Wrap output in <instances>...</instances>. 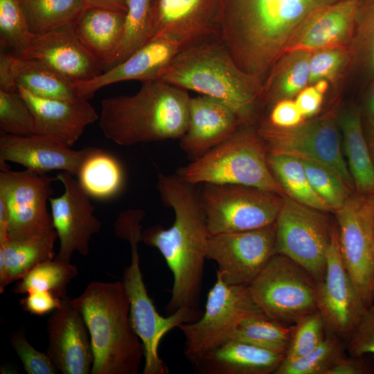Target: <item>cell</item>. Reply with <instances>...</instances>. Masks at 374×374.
Masks as SVG:
<instances>
[{"instance_id": "1", "label": "cell", "mask_w": 374, "mask_h": 374, "mask_svg": "<svg viewBox=\"0 0 374 374\" xmlns=\"http://www.w3.org/2000/svg\"><path fill=\"white\" fill-rule=\"evenodd\" d=\"M195 186L177 174H158L157 189L163 204L173 210L175 220L168 229L155 225L145 229L141 241L160 251L172 273L167 315L184 310L198 319L202 315L199 299L210 235Z\"/></svg>"}, {"instance_id": "2", "label": "cell", "mask_w": 374, "mask_h": 374, "mask_svg": "<svg viewBox=\"0 0 374 374\" xmlns=\"http://www.w3.org/2000/svg\"><path fill=\"white\" fill-rule=\"evenodd\" d=\"M341 1L218 0L222 39L238 66L263 84L301 26Z\"/></svg>"}, {"instance_id": "3", "label": "cell", "mask_w": 374, "mask_h": 374, "mask_svg": "<svg viewBox=\"0 0 374 374\" xmlns=\"http://www.w3.org/2000/svg\"><path fill=\"white\" fill-rule=\"evenodd\" d=\"M190 98L186 90L161 80L144 82L135 94L103 100L99 127L123 146L180 139L188 124Z\"/></svg>"}, {"instance_id": "4", "label": "cell", "mask_w": 374, "mask_h": 374, "mask_svg": "<svg viewBox=\"0 0 374 374\" xmlns=\"http://www.w3.org/2000/svg\"><path fill=\"white\" fill-rule=\"evenodd\" d=\"M223 103L250 126L265 103L264 87L242 71L222 38L184 46L160 79Z\"/></svg>"}, {"instance_id": "5", "label": "cell", "mask_w": 374, "mask_h": 374, "mask_svg": "<svg viewBox=\"0 0 374 374\" xmlns=\"http://www.w3.org/2000/svg\"><path fill=\"white\" fill-rule=\"evenodd\" d=\"M72 303L82 314L93 353L91 374H136L144 357L130 319L122 282L91 281Z\"/></svg>"}, {"instance_id": "6", "label": "cell", "mask_w": 374, "mask_h": 374, "mask_svg": "<svg viewBox=\"0 0 374 374\" xmlns=\"http://www.w3.org/2000/svg\"><path fill=\"white\" fill-rule=\"evenodd\" d=\"M144 216L145 213L141 209L125 210L118 215L114 230L116 235L127 240L131 248V262L124 270L122 283L130 302L132 327L144 348L143 374H166L168 368L159 355L161 340L172 329L195 321L197 318L184 310L163 317L149 296L140 268L138 251Z\"/></svg>"}, {"instance_id": "7", "label": "cell", "mask_w": 374, "mask_h": 374, "mask_svg": "<svg viewBox=\"0 0 374 374\" xmlns=\"http://www.w3.org/2000/svg\"><path fill=\"white\" fill-rule=\"evenodd\" d=\"M267 151L256 130L241 127L227 140L181 167L184 181L255 187L284 197L267 163Z\"/></svg>"}, {"instance_id": "8", "label": "cell", "mask_w": 374, "mask_h": 374, "mask_svg": "<svg viewBox=\"0 0 374 374\" xmlns=\"http://www.w3.org/2000/svg\"><path fill=\"white\" fill-rule=\"evenodd\" d=\"M262 314L249 285L226 283L216 273V281L208 293L202 315L178 327L185 338V357L193 363L230 340L242 321Z\"/></svg>"}, {"instance_id": "9", "label": "cell", "mask_w": 374, "mask_h": 374, "mask_svg": "<svg viewBox=\"0 0 374 374\" xmlns=\"http://www.w3.org/2000/svg\"><path fill=\"white\" fill-rule=\"evenodd\" d=\"M199 193L210 235L274 224L284 198L260 188L235 184H204Z\"/></svg>"}, {"instance_id": "10", "label": "cell", "mask_w": 374, "mask_h": 374, "mask_svg": "<svg viewBox=\"0 0 374 374\" xmlns=\"http://www.w3.org/2000/svg\"><path fill=\"white\" fill-rule=\"evenodd\" d=\"M249 289L262 312L284 325H294L317 310L315 280L281 253L271 258Z\"/></svg>"}, {"instance_id": "11", "label": "cell", "mask_w": 374, "mask_h": 374, "mask_svg": "<svg viewBox=\"0 0 374 374\" xmlns=\"http://www.w3.org/2000/svg\"><path fill=\"white\" fill-rule=\"evenodd\" d=\"M321 211L284 197L275 222L276 250L319 282L326 274L327 252L334 228Z\"/></svg>"}, {"instance_id": "12", "label": "cell", "mask_w": 374, "mask_h": 374, "mask_svg": "<svg viewBox=\"0 0 374 374\" xmlns=\"http://www.w3.org/2000/svg\"><path fill=\"white\" fill-rule=\"evenodd\" d=\"M256 130L267 152L290 154L318 162L334 172L350 188H355L332 114L292 127L259 125Z\"/></svg>"}, {"instance_id": "13", "label": "cell", "mask_w": 374, "mask_h": 374, "mask_svg": "<svg viewBox=\"0 0 374 374\" xmlns=\"http://www.w3.org/2000/svg\"><path fill=\"white\" fill-rule=\"evenodd\" d=\"M335 213L341 260L368 307L373 303L374 196L350 195Z\"/></svg>"}, {"instance_id": "14", "label": "cell", "mask_w": 374, "mask_h": 374, "mask_svg": "<svg viewBox=\"0 0 374 374\" xmlns=\"http://www.w3.org/2000/svg\"><path fill=\"white\" fill-rule=\"evenodd\" d=\"M54 180L46 173L30 170L0 171V200L8 215V239L55 230L47 202L54 190Z\"/></svg>"}, {"instance_id": "15", "label": "cell", "mask_w": 374, "mask_h": 374, "mask_svg": "<svg viewBox=\"0 0 374 374\" xmlns=\"http://www.w3.org/2000/svg\"><path fill=\"white\" fill-rule=\"evenodd\" d=\"M276 253L275 223L247 231L210 235L206 259L228 284L249 285Z\"/></svg>"}, {"instance_id": "16", "label": "cell", "mask_w": 374, "mask_h": 374, "mask_svg": "<svg viewBox=\"0 0 374 374\" xmlns=\"http://www.w3.org/2000/svg\"><path fill=\"white\" fill-rule=\"evenodd\" d=\"M326 274L316 282L317 310L329 333L348 338L367 308L340 256L337 228L327 252Z\"/></svg>"}, {"instance_id": "17", "label": "cell", "mask_w": 374, "mask_h": 374, "mask_svg": "<svg viewBox=\"0 0 374 374\" xmlns=\"http://www.w3.org/2000/svg\"><path fill=\"white\" fill-rule=\"evenodd\" d=\"M55 179L64 187L60 196L49 199L53 226L60 242L55 258L71 262L75 251L82 256L88 254L91 237L99 232L101 224L94 215L90 197L72 175L60 172Z\"/></svg>"}, {"instance_id": "18", "label": "cell", "mask_w": 374, "mask_h": 374, "mask_svg": "<svg viewBox=\"0 0 374 374\" xmlns=\"http://www.w3.org/2000/svg\"><path fill=\"white\" fill-rule=\"evenodd\" d=\"M153 36L188 46L222 38L218 0H154Z\"/></svg>"}, {"instance_id": "19", "label": "cell", "mask_w": 374, "mask_h": 374, "mask_svg": "<svg viewBox=\"0 0 374 374\" xmlns=\"http://www.w3.org/2000/svg\"><path fill=\"white\" fill-rule=\"evenodd\" d=\"M46 327V353L59 372L91 373L93 353L89 332L82 314L70 297L62 299L61 305L49 317Z\"/></svg>"}, {"instance_id": "20", "label": "cell", "mask_w": 374, "mask_h": 374, "mask_svg": "<svg viewBox=\"0 0 374 374\" xmlns=\"http://www.w3.org/2000/svg\"><path fill=\"white\" fill-rule=\"evenodd\" d=\"M91 150V147L73 150L50 136L1 133V170L8 169L6 163L9 161L39 173L60 170L77 176Z\"/></svg>"}, {"instance_id": "21", "label": "cell", "mask_w": 374, "mask_h": 374, "mask_svg": "<svg viewBox=\"0 0 374 374\" xmlns=\"http://www.w3.org/2000/svg\"><path fill=\"white\" fill-rule=\"evenodd\" d=\"M21 57L48 66L73 84L92 80L103 69L81 43L73 25L32 34L28 48Z\"/></svg>"}, {"instance_id": "22", "label": "cell", "mask_w": 374, "mask_h": 374, "mask_svg": "<svg viewBox=\"0 0 374 374\" xmlns=\"http://www.w3.org/2000/svg\"><path fill=\"white\" fill-rule=\"evenodd\" d=\"M184 47L181 42L166 37H154L122 62L92 80L74 83L78 98L89 100L100 89L118 82L160 80Z\"/></svg>"}, {"instance_id": "23", "label": "cell", "mask_w": 374, "mask_h": 374, "mask_svg": "<svg viewBox=\"0 0 374 374\" xmlns=\"http://www.w3.org/2000/svg\"><path fill=\"white\" fill-rule=\"evenodd\" d=\"M362 1L343 0L313 14L292 36L285 53L350 46Z\"/></svg>"}, {"instance_id": "24", "label": "cell", "mask_w": 374, "mask_h": 374, "mask_svg": "<svg viewBox=\"0 0 374 374\" xmlns=\"http://www.w3.org/2000/svg\"><path fill=\"white\" fill-rule=\"evenodd\" d=\"M33 118V134L54 137L69 147L82 136L87 126L99 120L88 100H64L38 97L17 87Z\"/></svg>"}, {"instance_id": "25", "label": "cell", "mask_w": 374, "mask_h": 374, "mask_svg": "<svg viewBox=\"0 0 374 374\" xmlns=\"http://www.w3.org/2000/svg\"><path fill=\"white\" fill-rule=\"evenodd\" d=\"M242 126L235 112L215 98L199 96L190 98L187 129L180 148L197 158L233 135Z\"/></svg>"}, {"instance_id": "26", "label": "cell", "mask_w": 374, "mask_h": 374, "mask_svg": "<svg viewBox=\"0 0 374 374\" xmlns=\"http://www.w3.org/2000/svg\"><path fill=\"white\" fill-rule=\"evenodd\" d=\"M285 354L230 339L192 363L201 374L274 373Z\"/></svg>"}, {"instance_id": "27", "label": "cell", "mask_w": 374, "mask_h": 374, "mask_svg": "<svg viewBox=\"0 0 374 374\" xmlns=\"http://www.w3.org/2000/svg\"><path fill=\"white\" fill-rule=\"evenodd\" d=\"M125 17V13L88 6L73 24L81 43L107 70L120 46Z\"/></svg>"}, {"instance_id": "28", "label": "cell", "mask_w": 374, "mask_h": 374, "mask_svg": "<svg viewBox=\"0 0 374 374\" xmlns=\"http://www.w3.org/2000/svg\"><path fill=\"white\" fill-rule=\"evenodd\" d=\"M338 123L342 132L346 163L355 188L357 193L373 196L374 162L359 111L354 108L345 110Z\"/></svg>"}, {"instance_id": "29", "label": "cell", "mask_w": 374, "mask_h": 374, "mask_svg": "<svg viewBox=\"0 0 374 374\" xmlns=\"http://www.w3.org/2000/svg\"><path fill=\"white\" fill-rule=\"evenodd\" d=\"M55 230L28 237L12 239L0 244L5 260L6 287L21 278L38 264L54 259Z\"/></svg>"}, {"instance_id": "30", "label": "cell", "mask_w": 374, "mask_h": 374, "mask_svg": "<svg viewBox=\"0 0 374 374\" xmlns=\"http://www.w3.org/2000/svg\"><path fill=\"white\" fill-rule=\"evenodd\" d=\"M13 69L17 86L33 95L64 100L80 98L73 83L38 61L17 55Z\"/></svg>"}, {"instance_id": "31", "label": "cell", "mask_w": 374, "mask_h": 374, "mask_svg": "<svg viewBox=\"0 0 374 374\" xmlns=\"http://www.w3.org/2000/svg\"><path fill=\"white\" fill-rule=\"evenodd\" d=\"M78 182L90 197L107 199L116 195L124 182L119 161L111 154L92 148L78 174Z\"/></svg>"}, {"instance_id": "32", "label": "cell", "mask_w": 374, "mask_h": 374, "mask_svg": "<svg viewBox=\"0 0 374 374\" xmlns=\"http://www.w3.org/2000/svg\"><path fill=\"white\" fill-rule=\"evenodd\" d=\"M267 159L274 178L289 197L321 211H331L312 188L300 158L267 152Z\"/></svg>"}, {"instance_id": "33", "label": "cell", "mask_w": 374, "mask_h": 374, "mask_svg": "<svg viewBox=\"0 0 374 374\" xmlns=\"http://www.w3.org/2000/svg\"><path fill=\"white\" fill-rule=\"evenodd\" d=\"M311 53L295 51L285 53L264 84L265 102L290 98L308 86Z\"/></svg>"}, {"instance_id": "34", "label": "cell", "mask_w": 374, "mask_h": 374, "mask_svg": "<svg viewBox=\"0 0 374 374\" xmlns=\"http://www.w3.org/2000/svg\"><path fill=\"white\" fill-rule=\"evenodd\" d=\"M31 34L73 25L88 7L85 0H21Z\"/></svg>"}, {"instance_id": "35", "label": "cell", "mask_w": 374, "mask_h": 374, "mask_svg": "<svg viewBox=\"0 0 374 374\" xmlns=\"http://www.w3.org/2000/svg\"><path fill=\"white\" fill-rule=\"evenodd\" d=\"M75 265L56 258L42 262L18 280L12 292L26 294L32 291H48L60 299L66 296L68 285L77 276Z\"/></svg>"}, {"instance_id": "36", "label": "cell", "mask_w": 374, "mask_h": 374, "mask_svg": "<svg viewBox=\"0 0 374 374\" xmlns=\"http://www.w3.org/2000/svg\"><path fill=\"white\" fill-rule=\"evenodd\" d=\"M153 6L154 0H127L122 39L109 68L124 61L152 38Z\"/></svg>"}, {"instance_id": "37", "label": "cell", "mask_w": 374, "mask_h": 374, "mask_svg": "<svg viewBox=\"0 0 374 374\" xmlns=\"http://www.w3.org/2000/svg\"><path fill=\"white\" fill-rule=\"evenodd\" d=\"M293 329L294 325H284L262 314L242 321L231 339L247 342L285 355Z\"/></svg>"}, {"instance_id": "38", "label": "cell", "mask_w": 374, "mask_h": 374, "mask_svg": "<svg viewBox=\"0 0 374 374\" xmlns=\"http://www.w3.org/2000/svg\"><path fill=\"white\" fill-rule=\"evenodd\" d=\"M339 337L329 333L312 351L300 358L283 360L274 374H327L344 356Z\"/></svg>"}, {"instance_id": "39", "label": "cell", "mask_w": 374, "mask_h": 374, "mask_svg": "<svg viewBox=\"0 0 374 374\" xmlns=\"http://www.w3.org/2000/svg\"><path fill=\"white\" fill-rule=\"evenodd\" d=\"M31 33L21 0H0L1 48L21 56L28 49Z\"/></svg>"}, {"instance_id": "40", "label": "cell", "mask_w": 374, "mask_h": 374, "mask_svg": "<svg viewBox=\"0 0 374 374\" xmlns=\"http://www.w3.org/2000/svg\"><path fill=\"white\" fill-rule=\"evenodd\" d=\"M301 159L312 188L327 204L330 211L335 212L350 195V188L326 166L314 161Z\"/></svg>"}, {"instance_id": "41", "label": "cell", "mask_w": 374, "mask_h": 374, "mask_svg": "<svg viewBox=\"0 0 374 374\" xmlns=\"http://www.w3.org/2000/svg\"><path fill=\"white\" fill-rule=\"evenodd\" d=\"M0 130L1 133L14 135L33 134L31 111L18 90H0Z\"/></svg>"}, {"instance_id": "42", "label": "cell", "mask_w": 374, "mask_h": 374, "mask_svg": "<svg viewBox=\"0 0 374 374\" xmlns=\"http://www.w3.org/2000/svg\"><path fill=\"white\" fill-rule=\"evenodd\" d=\"M324 320L318 310L294 324L293 333L283 360L303 357L317 347L326 337Z\"/></svg>"}, {"instance_id": "43", "label": "cell", "mask_w": 374, "mask_h": 374, "mask_svg": "<svg viewBox=\"0 0 374 374\" xmlns=\"http://www.w3.org/2000/svg\"><path fill=\"white\" fill-rule=\"evenodd\" d=\"M350 47L374 74V0L362 1Z\"/></svg>"}, {"instance_id": "44", "label": "cell", "mask_w": 374, "mask_h": 374, "mask_svg": "<svg viewBox=\"0 0 374 374\" xmlns=\"http://www.w3.org/2000/svg\"><path fill=\"white\" fill-rule=\"evenodd\" d=\"M352 57L350 46L326 48L311 53L309 84L334 80Z\"/></svg>"}, {"instance_id": "45", "label": "cell", "mask_w": 374, "mask_h": 374, "mask_svg": "<svg viewBox=\"0 0 374 374\" xmlns=\"http://www.w3.org/2000/svg\"><path fill=\"white\" fill-rule=\"evenodd\" d=\"M11 345L28 374H56L59 373L48 354L35 348L27 340L26 332L21 329L11 334Z\"/></svg>"}, {"instance_id": "46", "label": "cell", "mask_w": 374, "mask_h": 374, "mask_svg": "<svg viewBox=\"0 0 374 374\" xmlns=\"http://www.w3.org/2000/svg\"><path fill=\"white\" fill-rule=\"evenodd\" d=\"M348 339L350 355H374V303L367 307Z\"/></svg>"}, {"instance_id": "47", "label": "cell", "mask_w": 374, "mask_h": 374, "mask_svg": "<svg viewBox=\"0 0 374 374\" xmlns=\"http://www.w3.org/2000/svg\"><path fill=\"white\" fill-rule=\"evenodd\" d=\"M304 119L295 100L283 98L274 100L268 115L261 120L259 125L289 128L299 125Z\"/></svg>"}, {"instance_id": "48", "label": "cell", "mask_w": 374, "mask_h": 374, "mask_svg": "<svg viewBox=\"0 0 374 374\" xmlns=\"http://www.w3.org/2000/svg\"><path fill=\"white\" fill-rule=\"evenodd\" d=\"M62 301V299L48 291H32L20 301V305L24 311L42 316L59 308Z\"/></svg>"}, {"instance_id": "49", "label": "cell", "mask_w": 374, "mask_h": 374, "mask_svg": "<svg viewBox=\"0 0 374 374\" xmlns=\"http://www.w3.org/2000/svg\"><path fill=\"white\" fill-rule=\"evenodd\" d=\"M295 102L305 118L318 112L323 102V93L314 86H307L297 95Z\"/></svg>"}, {"instance_id": "50", "label": "cell", "mask_w": 374, "mask_h": 374, "mask_svg": "<svg viewBox=\"0 0 374 374\" xmlns=\"http://www.w3.org/2000/svg\"><path fill=\"white\" fill-rule=\"evenodd\" d=\"M17 55L1 48L0 53V90L12 92L17 91L14 76V62Z\"/></svg>"}, {"instance_id": "51", "label": "cell", "mask_w": 374, "mask_h": 374, "mask_svg": "<svg viewBox=\"0 0 374 374\" xmlns=\"http://www.w3.org/2000/svg\"><path fill=\"white\" fill-rule=\"evenodd\" d=\"M364 356H343L328 371L327 374H366L371 371Z\"/></svg>"}, {"instance_id": "52", "label": "cell", "mask_w": 374, "mask_h": 374, "mask_svg": "<svg viewBox=\"0 0 374 374\" xmlns=\"http://www.w3.org/2000/svg\"><path fill=\"white\" fill-rule=\"evenodd\" d=\"M87 6L126 13L127 0H85Z\"/></svg>"}, {"instance_id": "53", "label": "cell", "mask_w": 374, "mask_h": 374, "mask_svg": "<svg viewBox=\"0 0 374 374\" xmlns=\"http://www.w3.org/2000/svg\"><path fill=\"white\" fill-rule=\"evenodd\" d=\"M366 112L370 123L374 122V82L373 83L366 100Z\"/></svg>"}, {"instance_id": "54", "label": "cell", "mask_w": 374, "mask_h": 374, "mask_svg": "<svg viewBox=\"0 0 374 374\" xmlns=\"http://www.w3.org/2000/svg\"><path fill=\"white\" fill-rule=\"evenodd\" d=\"M368 143L374 162V122L371 123V130Z\"/></svg>"}, {"instance_id": "55", "label": "cell", "mask_w": 374, "mask_h": 374, "mask_svg": "<svg viewBox=\"0 0 374 374\" xmlns=\"http://www.w3.org/2000/svg\"><path fill=\"white\" fill-rule=\"evenodd\" d=\"M315 88L321 93H323L328 87L327 80H319L314 84Z\"/></svg>"}, {"instance_id": "56", "label": "cell", "mask_w": 374, "mask_h": 374, "mask_svg": "<svg viewBox=\"0 0 374 374\" xmlns=\"http://www.w3.org/2000/svg\"><path fill=\"white\" fill-rule=\"evenodd\" d=\"M372 294H373V303H374V283L373 286Z\"/></svg>"}, {"instance_id": "57", "label": "cell", "mask_w": 374, "mask_h": 374, "mask_svg": "<svg viewBox=\"0 0 374 374\" xmlns=\"http://www.w3.org/2000/svg\"><path fill=\"white\" fill-rule=\"evenodd\" d=\"M374 196V195H373Z\"/></svg>"}]
</instances>
